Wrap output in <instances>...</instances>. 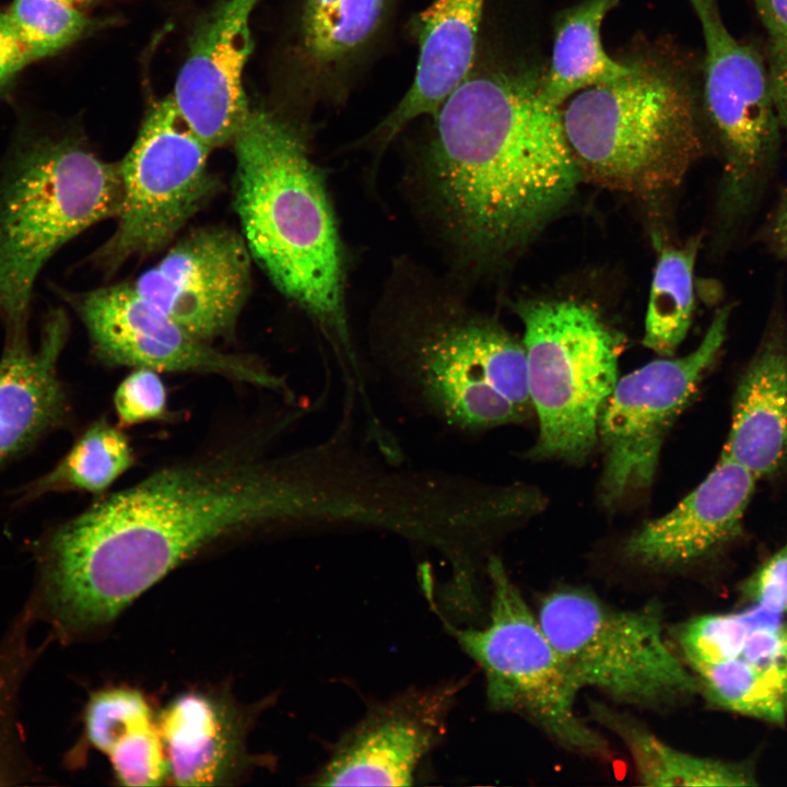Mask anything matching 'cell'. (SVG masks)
Returning a JSON list of instances; mask_svg holds the SVG:
<instances>
[{"instance_id": "ba28073f", "label": "cell", "mask_w": 787, "mask_h": 787, "mask_svg": "<svg viewBox=\"0 0 787 787\" xmlns=\"http://www.w3.org/2000/svg\"><path fill=\"white\" fill-rule=\"evenodd\" d=\"M489 621L459 626L434 610L445 631L480 667L490 708L518 714L562 747L606 755L607 741L577 715L583 689L543 631L500 557L488 560Z\"/></svg>"}, {"instance_id": "8992f818", "label": "cell", "mask_w": 787, "mask_h": 787, "mask_svg": "<svg viewBox=\"0 0 787 787\" xmlns=\"http://www.w3.org/2000/svg\"><path fill=\"white\" fill-rule=\"evenodd\" d=\"M632 71L586 89L562 108L580 178L634 193L681 183L702 151L692 85L681 70L636 60Z\"/></svg>"}, {"instance_id": "277c9868", "label": "cell", "mask_w": 787, "mask_h": 787, "mask_svg": "<svg viewBox=\"0 0 787 787\" xmlns=\"http://www.w3.org/2000/svg\"><path fill=\"white\" fill-rule=\"evenodd\" d=\"M122 204L119 163L82 139L42 122H22L0 160V321L28 333L33 292L47 261Z\"/></svg>"}, {"instance_id": "d590c367", "label": "cell", "mask_w": 787, "mask_h": 787, "mask_svg": "<svg viewBox=\"0 0 787 787\" xmlns=\"http://www.w3.org/2000/svg\"><path fill=\"white\" fill-rule=\"evenodd\" d=\"M32 61L35 60L7 11H0V92Z\"/></svg>"}, {"instance_id": "d4e9b609", "label": "cell", "mask_w": 787, "mask_h": 787, "mask_svg": "<svg viewBox=\"0 0 787 787\" xmlns=\"http://www.w3.org/2000/svg\"><path fill=\"white\" fill-rule=\"evenodd\" d=\"M134 463V451L122 428L106 419L93 422L46 474L22 491L30 501L52 492L79 491L103 495Z\"/></svg>"}, {"instance_id": "e575fe53", "label": "cell", "mask_w": 787, "mask_h": 787, "mask_svg": "<svg viewBox=\"0 0 787 787\" xmlns=\"http://www.w3.org/2000/svg\"><path fill=\"white\" fill-rule=\"evenodd\" d=\"M742 595L753 607L787 616V541L743 582Z\"/></svg>"}, {"instance_id": "44dd1931", "label": "cell", "mask_w": 787, "mask_h": 787, "mask_svg": "<svg viewBox=\"0 0 787 787\" xmlns=\"http://www.w3.org/2000/svg\"><path fill=\"white\" fill-rule=\"evenodd\" d=\"M156 725L176 785L227 784L248 763L244 715L225 696L186 692L163 709Z\"/></svg>"}, {"instance_id": "7c38bea8", "label": "cell", "mask_w": 787, "mask_h": 787, "mask_svg": "<svg viewBox=\"0 0 787 787\" xmlns=\"http://www.w3.org/2000/svg\"><path fill=\"white\" fill-rule=\"evenodd\" d=\"M731 308L716 312L692 352L653 361L616 380L598 423L603 451L600 497L606 506L654 481L666 435L724 345Z\"/></svg>"}, {"instance_id": "8fae6325", "label": "cell", "mask_w": 787, "mask_h": 787, "mask_svg": "<svg viewBox=\"0 0 787 787\" xmlns=\"http://www.w3.org/2000/svg\"><path fill=\"white\" fill-rule=\"evenodd\" d=\"M705 46L704 99L723 155L721 213L745 225L770 183L782 128L766 64L726 26L717 0H688Z\"/></svg>"}, {"instance_id": "2e32d148", "label": "cell", "mask_w": 787, "mask_h": 787, "mask_svg": "<svg viewBox=\"0 0 787 787\" xmlns=\"http://www.w3.org/2000/svg\"><path fill=\"white\" fill-rule=\"evenodd\" d=\"M259 0H219L195 33L174 102L212 150L232 143L250 106L243 72L254 43L249 22Z\"/></svg>"}, {"instance_id": "4fadbf2b", "label": "cell", "mask_w": 787, "mask_h": 787, "mask_svg": "<svg viewBox=\"0 0 787 787\" xmlns=\"http://www.w3.org/2000/svg\"><path fill=\"white\" fill-rule=\"evenodd\" d=\"M84 325L95 357L108 366L219 375L292 398L282 376L254 359L203 342L146 302L130 282L84 292L57 290Z\"/></svg>"}, {"instance_id": "ffe728a7", "label": "cell", "mask_w": 787, "mask_h": 787, "mask_svg": "<svg viewBox=\"0 0 787 787\" xmlns=\"http://www.w3.org/2000/svg\"><path fill=\"white\" fill-rule=\"evenodd\" d=\"M488 0H432L415 19L418 59L413 81L373 131L385 146L410 122L433 117L475 63L479 30Z\"/></svg>"}, {"instance_id": "f1b7e54d", "label": "cell", "mask_w": 787, "mask_h": 787, "mask_svg": "<svg viewBox=\"0 0 787 787\" xmlns=\"http://www.w3.org/2000/svg\"><path fill=\"white\" fill-rule=\"evenodd\" d=\"M7 13L35 61L64 49L89 27L86 16L62 0H13Z\"/></svg>"}, {"instance_id": "f35d334b", "label": "cell", "mask_w": 787, "mask_h": 787, "mask_svg": "<svg viewBox=\"0 0 787 787\" xmlns=\"http://www.w3.org/2000/svg\"><path fill=\"white\" fill-rule=\"evenodd\" d=\"M87 1H91V0H79L80 3H84V2H87Z\"/></svg>"}, {"instance_id": "f546056e", "label": "cell", "mask_w": 787, "mask_h": 787, "mask_svg": "<svg viewBox=\"0 0 787 787\" xmlns=\"http://www.w3.org/2000/svg\"><path fill=\"white\" fill-rule=\"evenodd\" d=\"M762 612L750 606L741 611L704 614L682 623L676 630V639L689 667L693 670L736 657Z\"/></svg>"}, {"instance_id": "9a60e30c", "label": "cell", "mask_w": 787, "mask_h": 787, "mask_svg": "<svg viewBox=\"0 0 787 787\" xmlns=\"http://www.w3.org/2000/svg\"><path fill=\"white\" fill-rule=\"evenodd\" d=\"M465 680L410 688L377 702L333 744L316 786H409L442 742Z\"/></svg>"}, {"instance_id": "d6a6232c", "label": "cell", "mask_w": 787, "mask_h": 787, "mask_svg": "<svg viewBox=\"0 0 787 787\" xmlns=\"http://www.w3.org/2000/svg\"><path fill=\"white\" fill-rule=\"evenodd\" d=\"M114 409L120 427L165 420L167 390L158 372L132 368L114 392Z\"/></svg>"}, {"instance_id": "6da1fadb", "label": "cell", "mask_w": 787, "mask_h": 787, "mask_svg": "<svg viewBox=\"0 0 787 787\" xmlns=\"http://www.w3.org/2000/svg\"><path fill=\"white\" fill-rule=\"evenodd\" d=\"M327 474L317 447L272 455L230 444L101 497L35 543L34 596L60 638L111 622L179 564L218 540L319 526Z\"/></svg>"}, {"instance_id": "5bb4252c", "label": "cell", "mask_w": 787, "mask_h": 787, "mask_svg": "<svg viewBox=\"0 0 787 787\" xmlns=\"http://www.w3.org/2000/svg\"><path fill=\"white\" fill-rule=\"evenodd\" d=\"M251 259L242 234L202 227L130 283L188 333L212 344L235 332L250 292Z\"/></svg>"}, {"instance_id": "4dcf8cb0", "label": "cell", "mask_w": 787, "mask_h": 787, "mask_svg": "<svg viewBox=\"0 0 787 787\" xmlns=\"http://www.w3.org/2000/svg\"><path fill=\"white\" fill-rule=\"evenodd\" d=\"M86 742L105 753L134 730L154 721L146 698L137 690L110 688L94 692L84 710Z\"/></svg>"}, {"instance_id": "3957f363", "label": "cell", "mask_w": 787, "mask_h": 787, "mask_svg": "<svg viewBox=\"0 0 787 787\" xmlns=\"http://www.w3.org/2000/svg\"><path fill=\"white\" fill-rule=\"evenodd\" d=\"M232 143L235 210L252 259L331 334L360 374L344 310L337 225L302 134L280 116L250 107Z\"/></svg>"}, {"instance_id": "836d02e7", "label": "cell", "mask_w": 787, "mask_h": 787, "mask_svg": "<svg viewBox=\"0 0 787 787\" xmlns=\"http://www.w3.org/2000/svg\"><path fill=\"white\" fill-rule=\"evenodd\" d=\"M767 37L766 70L780 124L787 134V0H752Z\"/></svg>"}, {"instance_id": "5b68a950", "label": "cell", "mask_w": 787, "mask_h": 787, "mask_svg": "<svg viewBox=\"0 0 787 787\" xmlns=\"http://www.w3.org/2000/svg\"><path fill=\"white\" fill-rule=\"evenodd\" d=\"M376 359L403 402L456 432L518 423L532 411L524 344L489 319H406L381 339Z\"/></svg>"}, {"instance_id": "7402d4cb", "label": "cell", "mask_w": 787, "mask_h": 787, "mask_svg": "<svg viewBox=\"0 0 787 787\" xmlns=\"http://www.w3.org/2000/svg\"><path fill=\"white\" fill-rule=\"evenodd\" d=\"M397 0H304L301 51L324 101L343 91L381 39Z\"/></svg>"}, {"instance_id": "cb8c5ba5", "label": "cell", "mask_w": 787, "mask_h": 787, "mask_svg": "<svg viewBox=\"0 0 787 787\" xmlns=\"http://www.w3.org/2000/svg\"><path fill=\"white\" fill-rule=\"evenodd\" d=\"M592 710L596 718L622 740L644 785L732 787L757 784L749 764L683 752L620 713L596 704Z\"/></svg>"}, {"instance_id": "e0dca14e", "label": "cell", "mask_w": 787, "mask_h": 787, "mask_svg": "<svg viewBox=\"0 0 787 787\" xmlns=\"http://www.w3.org/2000/svg\"><path fill=\"white\" fill-rule=\"evenodd\" d=\"M757 479L721 456L707 477L670 512L647 521L623 545L632 562L673 569L708 559L742 532Z\"/></svg>"}, {"instance_id": "d6986e66", "label": "cell", "mask_w": 787, "mask_h": 787, "mask_svg": "<svg viewBox=\"0 0 787 787\" xmlns=\"http://www.w3.org/2000/svg\"><path fill=\"white\" fill-rule=\"evenodd\" d=\"M721 456L757 480L787 468V324L778 305L737 384Z\"/></svg>"}, {"instance_id": "1f68e13d", "label": "cell", "mask_w": 787, "mask_h": 787, "mask_svg": "<svg viewBox=\"0 0 787 787\" xmlns=\"http://www.w3.org/2000/svg\"><path fill=\"white\" fill-rule=\"evenodd\" d=\"M107 755L121 785L156 786L168 777L166 755L155 721L125 737Z\"/></svg>"}, {"instance_id": "74e56055", "label": "cell", "mask_w": 787, "mask_h": 787, "mask_svg": "<svg viewBox=\"0 0 787 787\" xmlns=\"http://www.w3.org/2000/svg\"><path fill=\"white\" fill-rule=\"evenodd\" d=\"M62 1H66V2L71 3V4H73V5L80 3L79 0H62Z\"/></svg>"}, {"instance_id": "30bf717a", "label": "cell", "mask_w": 787, "mask_h": 787, "mask_svg": "<svg viewBox=\"0 0 787 787\" xmlns=\"http://www.w3.org/2000/svg\"><path fill=\"white\" fill-rule=\"evenodd\" d=\"M211 149L179 113L173 96L155 104L120 164L122 204L111 236L92 261L114 272L168 245L215 192Z\"/></svg>"}, {"instance_id": "8d00e7d4", "label": "cell", "mask_w": 787, "mask_h": 787, "mask_svg": "<svg viewBox=\"0 0 787 787\" xmlns=\"http://www.w3.org/2000/svg\"><path fill=\"white\" fill-rule=\"evenodd\" d=\"M761 236L768 249L787 262V188L766 219Z\"/></svg>"}, {"instance_id": "484cf974", "label": "cell", "mask_w": 787, "mask_h": 787, "mask_svg": "<svg viewBox=\"0 0 787 787\" xmlns=\"http://www.w3.org/2000/svg\"><path fill=\"white\" fill-rule=\"evenodd\" d=\"M715 706L774 725L787 723V663L735 657L693 669Z\"/></svg>"}, {"instance_id": "ac0fdd59", "label": "cell", "mask_w": 787, "mask_h": 787, "mask_svg": "<svg viewBox=\"0 0 787 787\" xmlns=\"http://www.w3.org/2000/svg\"><path fill=\"white\" fill-rule=\"evenodd\" d=\"M69 334L66 310L50 308L35 349L28 333L5 336L0 357V466L68 424L70 400L58 362Z\"/></svg>"}, {"instance_id": "83f0119b", "label": "cell", "mask_w": 787, "mask_h": 787, "mask_svg": "<svg viewBox=\"0 0 787 787\" xmlns=\"http://www.w3.org/2000/svg\"><path fill=\"white\" fill-rule=\"evenodd\" d=\"M698 238L683 247L662 246L647 305L643 343L662 357L684 340L694 310V267Z\"/></svg>"}, {"instance_id": "9c48e42d", "label": "cell", "mask_w": 787, "mask_h": 787, "mask_svg": "<svg viewBox=\"0 0 787 787\" xmlns=\"http://www.w3.org/2000/svg\"><path fill=\"white\" fill-rule=\"evenodd\" d=\"M537 616L582 688L643 706L672 704L698 689L666 641L656 603L618 609L586 589L563 587L543 598Z\"/></svg>"}, {"instance_id": "52a82bcc", "label": "cell", "mask_w": 787, "mask_h": 787, "mask_svg": "<svg viewBox=\"0 0 787 787\" xmlns=\"http://www.w3.org/2000/svg\"><path fill=\"white\" fill-rule=\"evenodd\" d=\"M528 387L539 434L530 455L583 462L598 443V423L618 380L624 340L590 306L535 301L517 307Z\"/></svg>"}, {"instance_id": "603a6c76", "label": "cell", "mask_w": 787, "mask_h": 787, "mask_svg": "<svg viewBox=\"0 0 787 787\" xmlns=\"http://www.w3.org/2000/svg\"><path fill=\"white\" fill-rule=\"evenodd\" d=\"M616 3L584 0L557 17L550 68L541 75V93L550 104L562 108L577 93L632 71V62L611 58L601 42L602 22Z\"/></svg>"}, {"instance_id": "7a4b0ae2", "label": "cell", "mask_w": 787, "mask_h": 787, "mask_svg": "<svg viewBox=\"0 0 787 787\" xmlns=\"http://www.w3.org/2000/svg\"><path fill=\"white\" fill-rule=\"evenodd\" d=\"M432 118L431 184L455 236L474 252L525 240L580 179L562 108L532 72L473 66Z\"/></svg>"}, {"instance_id": "4316f807", "label": "cell", "mask_w": 787, "mask_h": 787, "mask_svg": "<svg viewBox=\"0 0 787 787\" xmlns=\"http://www.w3.org/2000/svg\"><path fill=\"white\" fill-rule=\"evenodd\" d=\"M10 624L0 642V785H17L37 777L28 761L17 724V700L30 669L47 642L32 646L28 635L37 621L30 600Z\"/></svg>"}]
</instances>
